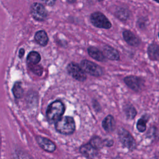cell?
Listing matches in <instances>:
<instances>
[{
  "instance_id": "cell-5",
  "label": "cell",
  "mask_w": 159,
  "mask_h": 159,
  "mask_svg": "<svg viewBox=\"0 0 159 159\" xmlns=\"http://www.w3.org/2000/svg\"><path fill=\"white\" fill-rule=\"evenodd\" d=\"M91 23L96 27L108 29L111 27V23L108 19L101 12H96L91 15Z\"/></svg>"
},
{
  "instance_id": "cell-8",
  "label": "cell",
  "mask_w": 159,
  "mask_h": 159,
  "mask_svg": "<svg viewBox=\"0 0 159 159\" xmlns=\"http://www.w3.org/2000/svg\"><path fill=\"white\" fill-rule=\"evenodd\" d=\"M31 14L32 17L37 20H44L47 16V12L45 7L39 3H34L31 6Z\"/></svg>"
},
{
  "instance_id": "cell-7",
  "label": "cell",
  "mask_w": 159,
  "mask_h": 159,
  "mask_svg": "<svg viewBox=\"0 0 159 159\" xmlns=\"http://www.w3.org/2000/svg\"><path fill=\"white\" fill-rule=\"evenodd\" d=\"M124 81L126 85L135 92L140 91L144 86V81L140 77L130 75L124 78Z\"/></svg>"
},
{
  "instance_id": "cell-11",
  "label": "cell",
  "mask_w": 159,
  "mask_h": 159,
  "mask_svg": "<svg viewBox=\"0 0 159 159\" xmlns=\"http://www.w3.org/2000/svg\"><path fill=\"white\" fill-rule=\"evenodd\" d=\"M122 35L124 40L130 46L137 47L139 45L140 43V39L131 31L129 30H125L123 32Z\"/></svg>"
},
{
  "instance_id": "cell-27",
  "label": "cell",
  "mask_w": 159,
  "mask_h": 159,
  "mask_svg": "<svg viewBox=\"0 0 159 159\" xmlns=\"http://www.w3.org/2000/svg\"><path fill=\"white\" fill-rule=\"evenodd\" d=\"M69 2H70V3H73V2H75L76 1V0H67Z\"/></svg>"
},
{
  "instance_id": "cell-6",
  "label": "cell",
  "mask_w": 159,
  "mask_h": 159,
  "mask_svg": "<svg viewBox=\"0 0 159 159\" xmlns=\"http://www.w3.org/2000/svg\"><path fill=\"white\" fill-rule=\"evenodd\" d=\"M66 70L68 73L74 79L80 81H84L86 80V73L81 66L78 64L74 62L70 63L66 67Z\"/></svg>"
},
{
  "instance_id": "cell-21",
  "label": "cell",
  "mask_w": 159,
  "mask_h": 159,
  "mask_svg": "<svg viewBox=\"0 0 159 159\" xmlns=\"http://www.w3.org/2000/svg\"><path fill=\"white\" fill-rule=\"evenodd\" d=\"M116 16L121 20H126L129 17V12L125 8H119L116 11Z\"/></svg>"
},
{
  "instance_id": "cell-23",
  "label": "cell",
  "mask_w": 159,
  "mask_h": 159,
  "mask_svg": "<svg viewBox=\"0 0 159 159\" xmlns=\"http://www.w3.org/2000/svg\"><path fill=\"white\" fill-rule=\"evenodd\" d=\"M28 67L29 69L35 75L38 76H41L43 73V68L41 65L37 64H33V65H28Z\"/></svg>"
},
{
  "instance_id": "cell-14",
  "label": "cell",
  "mask_w": 159,
  "mask_h": 159,
  "mask_svg": "<svg viewBox=\"0 0 159 159\" xmlns=\"http://www.w3.org/2000/svg\"><path fill=\"white\" fill-rule=\"evenodd\" d=\"M88 52L91 58L97 61H104L105 60V56L104 53L94 47H89L88 48Z\"/></svg>"
},
{
  "instance_id": "cell-2",
  "label": "cell",
  "mask_w": 159,
  "mask_h": 159,
  "mask_svg": "<svg viewBox=\"0 0 159 159\" xmlns=\"http://www.w3.org/2000/svg\"><path fill=\"white\" fill-rule=\"evenodd\" d=\"M76 128L75 120L70 116L61 117L55 122V129L60 134L64 135L72 134Z\"/></svg>"
},
{
  "instance_id": "cell-4",
  "label": "cell",
  "mask_w": 159,
  "mask_h": 159,
  "mask_svg": "<svg viewBox=\"0 0 159 159\" xmlns=\"http://www.w3.org/2000/svg\"><path fill=\"white\" fill-rule=\"evenodd\" d=\"M80 66L85 73H87L90 75L98 77L101 76L103 74L102 68L100 66L91 61L83 60L81 61Z\"/></svg>"
},
{
  "instance_id": "cell-10",
  "label": "cell",
  "mask_w": 159,
  "mask_h": 159,
  "mask_svg": "<svg viewBox=\"0 0 159 159\" xmlns=\"http://www.w3.org/2000/svg\"><path fill=\"white\" fill-rule=\"evenodd\" d=\"M80 152L87 158H94L98 155V149L94 147L89 142L81 146Z\"/></svg>"
},
{
  "instance_id": "cell-19",
  "label": "cell",
  "mask_w": 159,
  "mask_h": 159,
  "mask_svg": "<svg viewBox=\"0 0 159 159\" xmlns=\"http://www.w3.org/2000/svg\"><path fill=\"white\" fill-rule=\"evenodd\" d=\"M149 119L148 115L142 116L137 122V129L140 132H143L146 129V124Z\"/></svg>"
},
{
  "instance_id": "cell-13",
  "label": "cell",
  "mask_w": 159,
  "mask_h": 159,
  "mask_svg": "<svg viewBox=\"0 0 159 159\" xmlns=\"http://www.w3.org/2000/svg\"><path fill=\"white\" fill-rule=\"evenodd\" d=\"M102 126L106 132H112L116 127V122L114 117L110 114L107 116L102 122Z\"/></svg>"
},
{
  "instance_id": "cell-18",
  "label": "cell",
  "mask_w": 159,
  "mask_h": 159,
  "mask_svg": "<svg viewBox=\"0 0 159 159\" xmlns=\"http://www.w3.org/2000/svg\"><path fill=\"white\" fill-rule=\"evenodd\" d=\"M124 111L128 119H133L137 115V111L132 104H127L124 107Z\"/></svg>"
},
{
  "instance_id": "cell-9",
  "label": "cell",
  "mask_w": 159,
  "mask_h": 159,
  "mask_svg": "<svg viewBox=\"0 0 159 159\" xmlns=\"http://www.w3.org/2000/svg\"><path fill=\"white\" fill-rule=\"evenodd\" d=\"M36 140L39 145L45 151L47 152H53L56 150V145L50 139L39 135L36 137Z\"/></svg>"
},
{
  "instance_id": "cell-24",
  "label": "cell",
  "mask_w": 159,
  "mask_h": 159,
  "mask_svg": "<svg viewBox=\"0 0 159 159\" xmlns=\"http://www.w3.org/2000/svg\"><path fill=\"white\" fill-rule=\"evenodd\" d=\"M104 145L107 146V147H111L113 145V140L111 139H106L104 140Z\"/></svg>"
},
{
  "instance_id": "cell-3",
  "label": "cell",
  "mask_w": 159,
  "mask_h": 159,
  "mask_svg": "<svg viewBox=\"0 0 159 159\" xmlns=\"http://www.w3.org/2000/svg\"><path fill=\"white\" fill-rule=\"evenodd\" d=\"M118 137L119 141L121 142L123 146L131 151L135 149L137 146L136 142L130 133L125 129L120 128L119 129Z\"/></svg>"
},
{
  "instance_id": "cell-15",
  "label": "cell",
  "mask_w": 159,
  "mask_h": 159,
  "mask_svg": "<svg viewBox=\"0 0 159 159\" xmlns=\"http://www.w3.org/2000/svg\"><path fill=\"white\" fill-rule=\"evenodd\" d=\"M35 40L41 46H46L48 42V37L45 31L41 30L37 31L34 37Z\"/></svg>"
},
{
  "instance_id": "cell-12",
  "label": "cell",
  "mask_w": 159,
  "mask_h": 159,
  "mask_svg": "<svg viewBox=\"0 0 159 159\" xmlns=\"http://www.w3.org/2000/svg\"><path fill=\"white\" fill-rule=\"evenodd\" d=\"M104 55L111 60H119L120 55L119 52L112 47L106 45L103 47Z\"/></svg>"
},
{
  "instance_id": "cell-20",
  "label": "cell",
  "mask_w": 159,
  "mask_h": 159,
  "mask_svg": "<svg viewBox=\"0 0 159 159\" xmlns=\"http://www.w3.org/2000/svg\"><path fill=\"white\" fill-rule=\"evenodd\" d=\"M12 93L14 97L17 99L21 98L24 94V90L20 82H16L12 88Z\"/></svg>"
},
{
  "instance_id": "cell-25",
  "label": "cell",
  "mask_w": 159,
  "mask_h": 159,
  "mask_svg": "<svg viewBox=\"0 0 159 159\" xmlns=\"http://www.w3.org/2000/svg\"><path fill=\"white\" fill-rule=\"evenodd\" d=\"M42 1H43L46 4L49 6L53 5L56 1V0H42Z\"/></svg>"
},
{
  "instance_id": "cell-26",
  "label": "cell",
  "mask_w": 159,
  "mask_h": 159,
  "mask_svg": "<svg viewBox=\"0 0 159 159\" xmlns=\"http://www.w3.org/2000/svg\"><path fill=\"white\" fill-rule=\"evenodd\" d=\"M24 53H25L24 49V48H20V50H19V58H22L24 56Z\"/></svg>"
},
{
  "instance_id": "cell-28",
  "label": "cell",
  "mask_w": 159,
  "mask_h": 159,
  "mask_svg": "<svg viewBox=\"0 0 159 159\" xmlns=\"http://www.w3.org/2000/svg\"><path fill=\"white\" fill-rule=\"evenodd\" d=\"M154 1H155L156 2H158V3H159V0H154Z\"/></svg>"
},
{
  "instance_id": "cell-22",
  "label": "cell",
  "mask_w": 159,
  "mask_h": 159,
  "mask_svg": "<svg viewBox=\"0 0 159 159\" xmlns=\"http://www.w3.org/2000/svg\"><path fill=\"white\" fill-rule=\"evenodd\" d=\"M89 143L98 150L101 148L104 145V140H102L100 137L98 136L93 137L89 141Z\"/></svg>"
},
{
  "instance_id": "cell-1",
  "label": "cell",
  "mask_w": 159,
  "mask_h": 159,
  "mask_svg": "<svg viewBox=\"0 0 159 159\" xmlns=\"http://www.w3.org/2000/svg\"><path fill=\"white\" fill-rule=\"evenodd\" d=\"M65 106L60 100H56L50 103L46 111V116L51 123H55L58 120L65 112Z\"/></svg>"
},
{
  "instance_id": "cell-29",
  "label": "cell",
  "mask_w": 159,
  "mask_h": 159,
  "mask_svg": "<svg viewBox=\"0 0 159 159\" xmlns=\"http://www.w3.org/2000/svg\"><path fill=\"white\" fill-rule=\"evenodd\" d=\"M158 37H159V33H158Z\"/></svg>"
},
{
  "instance_id": "cell-17",
  "label": "cell",
  "mask_w": 159,
  "mask_h": 159,
  "mask_svg": "<svg viewBox=\"0 0 159 159\" xmlns=\"http://www.w3.org/2000/svg\"><path fill=\"white\" fill-rule=\"evenodd\" d=\"M41 60V57L40 54L35 51L30 52L27 57V65H33L37 64L40 62Z\"/></svg>"
},
{
  "instance_id": "cell-16",
  "label": "cell",
  "mask_w": 159,
  "mask_h": 159,
  "mask_svg": "<svg viewBox=\"0 0 159 159\" xmlns=\"http://www.w3.org/2000/svg\"><path fill=\"white\" fill-rule=\"evenodd\" d=\"M147 53L151 60H159V46L156 43H152L148 47Z\"/></svg>"
}]
</instances>
